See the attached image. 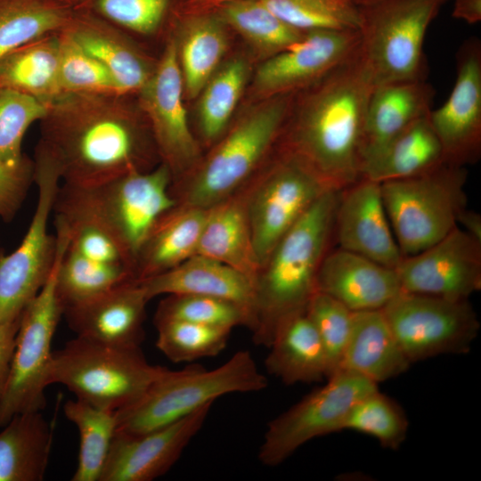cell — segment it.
<instances>
[{
  "label": "cell",
  "mask_w": 481,
  "mask_h": 481,
  "mask_svg": "<svg viewBox=\"0 0 481 481\" xmlns=\"http://www.w3.org/2000/svg\"><path fill=\"white\" fill-rule=\"evenodd\" d=\"M120 96L66 93L48 103L38 146L57 165L62 183L94 187L158 165L151 159L159 158L154 139L143 136Z\"/></svg>",
  "instance_id": "1"
},
{
  "label": "cell",
  "mask_w": 481,
  "mask_h": 481,
  "mask_svg": "<svg viewBox=\"0 0 481 481\" xmlns=\"http://www.w3.org/2000/svg\"><path fill=\"white\" fill-rule=\"evenodd\" d=\"M371 79L358 52L307 87L287 130L283 151L308 166L330 189L361 179V145Z\"/></svg>",
  "instance_id": "2"
},
{
  "label": "cell",
  "mask_w": 481,
  "mask_h": 481,
  "mask_svg": "<svg viewBox=\"0 0 481 481\" xmlns=\"http://www.w3.org/2000/svg\"><path fill=\"white\" fill-rule=\"evenodd\" d=\"M341 191L322 193L287 232L259 269L255 285L253 342L268 347L277 327L306 311L333 234Z\"/></svg>",
  "instance_id": "3"
},
{
  "label": "cell",
  "mask_w": 481,
  "mask_h": 481,
  "mask_svg": "<svg viewBox=\"0 0 481 481\" xmlns=\"http://www.w3.org/2000/svg\"><path fill=\"white\" fill-rule=\"evenodd\" d=\"M287 95L244 115L204 160L174 182L176 205L209 208L244 189L283 129L290 108Z\"/></svg>",
  "instance_id": "4"
},
{
  "label": "cell",
  "mask_w": 481,
  "mask_h": 481,
  "mask_svg": "<svg viewBox=\"0 0 481 481\" xmlns=\"http://www.w3.org/2000/svg\"><path fill=\"white\" fill-rule=\"evenodd\" d=\"M268 386L251 353L239 350L222 365H197L167 371L134 404L116 412L117 431L143 433L176 421L232 393H254Z\"/></svg>",
  "instance_id": "5"
},
{
  "label": "cell",
  "mask_w": 481,
  "mask_h": 481,
  "mask_svg": "<svg viewBox=\"0 0 481 481\" xmlns=\"http://www.w3.org/2000/svg\"><path fill=\"white\" fill-rule=\"evenodd\" d=\"M167 370L151 364L141 346L76 337L53 352L49 382L95 407L118 412L136 403Z\"/></svg>",
  "instance_id": "6"
},
{
  "label": "cell",
  "mask_w": 481,
  "mask_h": 481,
  "mask_svg": "<svg viewBox=\"0 0 481 481\" xmlns=\"http://www.w3.org/2000/svg\"><path fill=\"white\" fill-rule=\"evenodd\" d=\"M464 167L444 163L424 174L380 183L382 199L403 257L436 243L467 208Z\"/></svg>",
  "instance_id": "7"
},
{
  "label": "cell",
  "mask_w": 481,
  "mask_h": 481,
  "mask_svg": "<svg viewBox=\"0 0 481 481\" xmlns=\"http://www.w3.org/2000/svg\"><path fill=\"white\" fill-rule=\"evenodd\" d=\"M444 0H375L358 7L359 54L374 87L425 80L423 43Z\"/></svg>",
  "instance_id": "8"
},
{
  "label": "cell",
  "mask_w": 481,
  "mask_h": 481,
  "mask_svg": "<svg viewBox=\"0 0 481 481\" xmlns=\"http://www.w3.org/2000/svg\"><path fill=\"white\" fill-rule=\"evenodd\" d=\"M61 175L53 159L39 146L34 163L37 200L21 242L0 253V324L20 317L45 285L53 268L56 239L48 231Z\"/></svg>",
  "instance_id": "9"
},
{
  "label": "cell",
  "mask_w": 481,
  "mask_h": 481,
  "mask_svg": "<svg viewBox=\"0 0 481 481\" xmlns=\"http://www.w3.org/2000/svg\"><path fill=\"white\" fill-rule=\"evenodd\" d=\"M59 249L45 285L20 315L8 381L0 397V428L13 416L41 412L53 359L52 340L63 316L56 293Z\"/></svg>",
  "instance_id": "10"
},
{
  "label": "cell",
  "mask_w": 481,
  "mask_h": 481,
  "mask_svg": "<svg viewBox=\"0 0 481 481\" xmlns=\"http://www.w3.org/2000/svg\"><path fill=\"white\" fill-rule=\"evenodd\" d=\"M382 312L411 363L469 352L480 322L469 299L402 291Z\"/></svg>",
  "instance_id": "11"
},
{
  "label": "cell",
  "mask_w": 481,
  "mask_h": 481,
  "mask_svg": "<svg viewBox=\"0 0 481 481\" xmlns=\"http://www.w3.org/2000/svg\"><path fill=\"white\" fill-rule=\"evenodd\" d=\"M244 189L259 269L287 232L322 193L330 190L308 166L285 151Z\"/></svg>",
  "instance_id": "12"
},
{
  "label": "cell",
  "mask_w": 481,
  "mask_h": 481,
  "mask_svg": "<svg viewBox=\"0 0 481 481\" xmlns=\"http://www.w3.org/2000/svg\"><path fill=\"white\" fill-rule=\"evenodd\" d=\"M326 379L324 386L268 423L257 455L263 465L278 466L310 440L343 430L352 406L378 388L372 381L344 369Z\"/></svg>",
  "instance_id": "13"
},
{
  "label": "cell",
  "mask_w": 481,
  "mask_h": 481,
  "mask_svg": "<svg viewBox=\"0 0 481 481\" xmlns=\"http://www.w3.org/2000/svg\"><path fill=\"white\" fill-rule=\"evenodd\" d=\"M173 175L160 162L146 171H134L94 187H79L86 199L110 227L135 262L149 234L176 200ZM77 187V186H76Z\"/></svg>",
  "instance_id": "14"
},
{
  "label": "cell",
  "mask_w": 481,
  "mask_h": 481,
  "mask_svg": "<svg viewBox=\"0 0 481 481\" xmlns=\"http://www.w3.org/2000/svg\"><path fill=\"white\" fill-rule=\"evenodd\" d=\"M140 106L150 126L160 162L166 164L175 182L200 161V150L189 126L183 105V83L174 37L139 91Z\"/></svg>",
  "instance_id": "15"
},
{
  "label": "cell",
  "mask_w": 481,
  "mask_h": 481,
  "mask_svg": "<svg viewBox=\"0 0 481 481\" xmlns=\"http://www.w3.org/2000/svg\"><path fill=\"white\" fill-rule=\"evenodd\" d=\"M395 270L402 291L469 299L481 289V241L456 226L426 249L403 257Z\"/></svg>",
  "instance_id": "16"
},
{
  "label": "cell",
  "mask_w": 481,
  "mask_h": 481,
  "mask_svg": "<svg viewBox=\"0 0 481 481\" xmlns=\"http://www.w3.org/2000/svg\"><path fill=\"white\" fill-rule=\"evenodd\" d=\"M359 46V30L307 32L260 65L253 81L255 90L274 97L306 89L350 60Z\"/></svg>",
  "instance_id": "17"
},
{
  "label": "cell",
  "mask_w": 481,
  "mask_h": 481,
  "mask_svg": "<svg viewBox=\"0 0 481 481\" xmlns=\"http://www.w3.org/2000/svg\"><path fill=\"white\" fill-rule=\"evenodd\" d=\"M445 163L464 167L481 153V44L468 39L456 55V78L446 101L428 114Z\"/></svg>",
  "instance_id": "18"
},
{
  "label": "cell",
  "mask_w": 481,
  "mask_h": 481,
  "mask_svg": "<svg viewBox=\"0 0 481 481\" xmlns=\"http://www.w3.org/2000/svg\"><path fill=\"white\" fill-rule=\"evenodd\" d=\"M212 405L150 431H117L99 481H151L166 474L202 428Z\"/></svg>",
  "instance_id": "19"
},
{
  "label": "cell",
  "mask_w": 481,
  "mask_h": 481,
  "mask_svg": "<svg viewBox=\"0 0 481 481\" xmlns=\"http://www.w3.org/2000/svg\"><path fill=\"white\" fill-rule=\"evenodd\" d=\"M333 232L339 249L395 269L403 256L384 206L380 183L362 177L340 192Z\"/></svg>",
  "instance_id": "20"
},
{
  "label": "cell",
  "mask_w": 481,
  "mask_h": 481,
  "mask_svg": "<svg viewBox=\"0 0 481 481\" xmlns=\"http://www.w3.org/2000/svg\"><path fill=\"white\" fill-rule=\"evenodd\" d=\"M150 299L135 280L66 308L63 316L76 337L118 346H140Z\"/></svg>",
  "instance_id": "21"
},
{
  "label": "cell",
  "mask_w": 481,
  "mask_h": 481,
  "mask_svg": "<svg viewBox=\"0 0 481 481\" xmlns=\"http://www.w3.org/2000/svg\"><path fill=\"white\" fill-rule=\"evenodd\" d=\"M316 290L352 312L382 309L402 292L395 269L339 248L323 257Z\"/></svg>",
  "instance_id": "22"
},
{
  "label": "cell",
  "mask_w": 481,
  "mask_h": 481,
  "mask_svg": "<svg viewBox=\"0 0 481 481\" xmlns=\"http://www.w3.org/2000/svg\"><path fill=\"white\" fill-rule=\"evenodd\" d=\"M137 281L150 300L160 295L194 294L234 302L251 314L255 327L254 280L215 259L196 254L167 271Z\"/></svg>",
  "instance_id": "23"
},
{
  "label": "cell",
  "mask_w": 481,
  "mask_h": 481,
  "mask_svg": "<svg viewBox=\"0 0 481 481\" xmlns=\"http://www.w3.org/2000/svg\"><path fill=\"white\" fill-rule=\"evenodd\" d=\"M434 95V88L425 80L391 83L373 88L362 139L361 175L363 167L394 138L429 113Z\"/></svg>",
  "instance_id": "24"
},
{
  "label": "cell",
  "mask_w": 481,
  "mask_h": 481,
  "mask_svg": "<svg viewBox=\"0 0 481 481\" xmlns=\"http://www.w3.org/2000/svg\"><path fill=\"white\" fill-rule=\"evenodd\" d=\"M411 364L381 309L353 313L340 369L378 385L404 373Z\"/></svg>",
  "instance_id": "25"
},
{
  "label": "cell",
  "mask_w": 481,
  "mask_h": 481,
  "mask_svg": "<svg viewBox=\"0 0 481 481\" xmlns=\"http://www.w3.org/2000/svg\"><path fill=\"white\" fill-rule=\"evenodd\" d=\"M66 29L77 44L98 60L111 74L118 93L139 92L153 69L105 20L93 12L74 8Z\"/></svg>",
  "instance_id": "26"
},
{
  "label": "cell",
  "mask_w": 481,
  "mask_h": 481,
  "mask_svg": "<svg viewBox=\"0 0 481 481\" xmlns=\"http://www.w3.org/2000/svg\"><path fill=\"white\" fill-rule=\"evenodd\" d=\"M196 254L225 264L254 280L259 271L242 189L208 208Z\"/></svg>",
  "instance_id": "27"
},
{
  "label": "cell",
  "mask_w": 481,
  "mask_h": 481,
  "mask_svg": "<svg viewBox=\"0 0 481 481\" xmlns=\"http://www.w3.org/2000/svg\"><path fill=\"white\" fill-rule=\"evenodd\" d=\"M268 348L265 368L286 385L318 382L328 377L323 346L306 311L281 322Z\"/></svg>",
  "instance_id": "28"
},
{
  "label": "cell",
  "mask_w": 481,
  "mask_h": 481,
  "mask_svg": "<svg viewBox=\"0 0 481 481\" xmlns=\"http://www.w3.org/2000/svg\"><path fill=\"white\" fill-rule=\"evenodd\" d=\"M226 24L216 11L197 10L182 16L177 58L185 96L193 99L219 68L228 45Z\"/></svg>",
  "instance_id": "29"
},
{
  "label": "cell",
  "mask_w": 481,
  "mask_h": 481,
  "mask_svg": "<svg viewBox=\"0 0 481 481\" xmlns=\"http://www.w3.org/2000/svg\"><path fill=\"white\" fill-rule=\"evenodd\" d=\"M207 213L208 208L175 205L165 214L137 255L135 280L161 273L196 255Z\"/></svg>",
  "instance_id": "30"
},
{
  "label": "cell",
  "mask_w": 481,
  "mask_h": 481,
  "mask_svg": "<svg viewBox=\"0 0 481 481\" xmlns=\"http://www.w3.org/2000/svg\"><path fill=\"white\" fill-rule=\"evenodd\" d=\"M0 432V481L44 479L53 428L41 412L13 416Z\"/></svg>",
  "instance_id": "31"
},
{
  "label": "cell",
  "mask_w": 481,
  "mask_h": 481,
  "mask_svg": "<svg viewBox=\"0 0 481 481\" xmlns=\"http://www.w3.org/2000/svg\"><path fill=\"white\" fill-rule=\"evenodd\" d=\"M428 114L414 121L366 164L362 177L383 183L419 175L445 163Z\"/></svg>",
  "instance_id": "32"
},
{
  "label": "cell",
  "mask_w": 481,
  "mask_h": 481,
  "mask_svg": "<svg viewBox=\"0 0 481 481\" xmlns=\"http://www.w3.org/2000/svg\"><path fill=\"white\" fill-rule=\"evenodd\" d=\"M0 88L20 91L46 103L62 94L58 34L34 40L0 60Z\"/></svg>",
  "instance_id": "33"
},
{
  "label": "cell",
  "mask_w": 481,
  "mask_h": 481,
  "mask_svg": "<svg viewBox=\"0 0 481 481\" xmlns=\"http://www.w3.org/2000/svg\"><path fill=\"white\" fill-rule=\"evenodd\" d=\"M54 225L59 249L56 293L63 311L119 284L135 280L127 269L99 264L69 249L65 228L56 221Z\"/></svg>",
  "instance_id": "34"
},
{
  "label": "cell",
  "mask_w": 481,
  "mask_h": 481,
  "mask_svg": "<svg viewBox=\"0 0 481 481\" xmlns=\"http://www.w3.org/2000/svg\"><path fill=\"white\" fill-rule=\"evenodd\" d=\"M73 11L48 0H0V60L24 45L61 30Z\"/></svg>",
  "instance_id": "35"
},
{
  "label": "cell",
  "mask_w": 481,
  "mask_h": 481,
  "mask_svg": "<svg viewBox=\"0 0 481 481\" xmlns=\"http://www.w3.org/2000/svg\"><path fill=\"white\" fill-rule=\"evenodd\" d=\"M65 417L79 433L77 467L72 481H99L117 432L116 412L95 407L85 401L69 400Z\"/></svg>",
  "instance_id": "36"
},
{
  "label": "cell",
  "mask_w": 481,
  "mask_h": 481,
  "mask_svg": "<svg viewBox=\"0 0 481 481\" xmlns=\"http://www.w3.org/2000/svg\"><path fill=\"white\" fill-rule=\"evenodd\" d=\"M216 12L227 26L268 58L305 35L283 22L260 0H230L220 4Z\"/></svg>",
  "instance_id": "37"
},
{
  "label": "cell",
  "mask_w": 481,
  "mask_h": 481,
  "mask_svg": "<svg viewBox=\"0 0 481 481\" xmlns=\"http://www.w3.org/2000/svg\"><path fill=\"white\" fill-rule=\"evenodd\" d=\"M248 71L245 60L231 59L216 69L199 94V126L208 143L217 142L224 132L244 89Z\"/></svg>",
  "instance_id": "38"
},
{
  "label": "cell",
  "mask_w": 481,
  "mask_h": 481,
  "mask_svg": "<svg viewBox=\"0 0 481 481\" xmlns=\"http://www.w3.org/2000/svg\"><path fill=\"white\" fill-rule=\"evenodd\" d=\"M170 320L230 330L246 326L252 330L254 327L251 314L243 306L229 300L194 294L167 295L159 302L153 322Z\"/></svg>",
  "instance_id": "39"
},
{
  "label": "cell",
  "mask_w": 481,
  "mask_h": 481,
  "mask_svg": "<svg viewBox=\"0 0 481 481\" xmlns=\"http://www.w3.org/2000/svg\"><path fill=\"white\" fill-rule=\"evenodd\" d=\"M48 103L28 94L0 88V160L14 169L33 168L22 154L21 143L29 127L41 120Z\"/></svg>",
  "instance_id": "40"
},
{
  "label": "cell",
  "mask_w": 481,
  "mask_h": 481,
  "mask_svg": "<svg viewBox=\"0 0 481 481\" xmlns=\"http://www.w3.org/2000/svg\"><path fill=\"white\" fill-rule=\"evenodd\" d=\"M409 421L403 408L379 388L360 398L350 409L344 429L376 438L382 447L397 450L407 436Z\"/></svg>",
  "instance_id": "41"
},
{
  "label": "cell",
  "mask_w": 481,
  "mask_h": 481,
  "mask_svg": "<svg viewBox=\"0 0 481 481\" xmlns=\"http://www.w3.org/2000/svg\"><path fill=\"white\" fill-rule=\"evenodd\" d=\"M156 346L172 362H192L215 357L227 346L232 330L183 321L154 323Z\"/></svg>",
  "instance_id": "42"
},
{
  "label": "cell",
  "mask_w": 481,
  "mask_h": 481,
  "mask_svg": "<svg viewBox=\"0 0 481 481\" xmlns=\"http://www.w3.org/2000/svg\"><path fill=\"white\" fill-rule=\"evenodd\" d=\"M289 27L306 34L314 30H359L357 7L339 0H260Z\"/></svg>",
  "instance_id": "43"
},
{
  "label": "cell",
  "mask_w": 481,
  "mask_h": 481,
  "mask_svg": "<svg viewBox=\"0 0 481 481\" xmlns=\"http://www.w3.org/2000/svg\"><path fill=\"white\" fill-rule=\"evenodd\" d=\"M58 40L59 84L62 94H119L110 71L77 44L66 27L58 32Z\"/></svg>",
  "instance_id": "44"
},
{
  "label": "cell",
  "mask_w": 481,
  "mask_h": 481,
  "mask_svg": "<svg viewBox=\"0 0 481 481\" xmlns=\"http://www.w3.org/2000/svg\"><path fill=\"white\" fill-rule=\"evenodd\" d=\"M353 313L338 300L320 291L312 296L306 306V314L315 328L326 355L327 378L341 368Z\"/></svg>",
  "instance_id": "45"
},
{
  "label": "cell",
  "mask_w": 481,
  "mask_h": 481,
  "mask_svg": "<svg viewBox=\"0 0 481 481\" xmlns=\"http://www.w3.org/2000/svg\"><path fill=\"white\" fill-rule=\"evenodd\" d=\"M172 0H83L77 7L108 22L139 34L155 32L171 8Z\"/></svg>",
  "instance_id": "46"
},
{
  "label": "cell",
  "mask_w": 481,
  "mask_h": 481,
  "mask_svg": "<svg viewBox=\"0 0 481 481\" xmlns=\"http://www.w3.org/2000/svg\"><path fill=\"white\" fill-rule=\"evenodd\" d=\"M32 182L34 167L14 169L0 160V218L11 221L14 217Z\"/></svg>",
  "instance_id": "47"
},
{
  "label": "cell",
  "mask_w": 481,
  "mask_h": 481,
  "mask_svg": "<svg viewBox=\"0 0 481 481\" xmlns=\"http://www.w3.org/2000/svg\"><path fill=\"white\" fill-rule=\"evenodd\" d=\"M20 316L0 324V397L10 374Z\"/></svg>",
  "instance_id": "48"
},
{
  "label": "cell",
  "mask_w": 481,
  "mask_h": 481,
  "mask_svg": "<svg viewBox=\"0 0 481 481\" xmlns=\"http://www.w3.org/2000/svg\"><path fill=\"white\" fill-rule=\"evenodd\" d=\"M452 16L469 24L481 20V0H455Z\"/></svg>",
  "instance_id": "49"
},
{
  "label": "cell",
  "mask_w": 481,
  "mask_h": 481,
  "mask_svg": "<svg viewBox=\"0 0 481 481\" xmlns=\"http://www.w3.org/2000/svg\"><path fill=\"white\" fill-rule=\"evenodd\" d=\"M458 226L481 241V216L479 213L467 208H464L459 216Z\"/></svg>",
  "instance_id": "50"
},
{
  "label": "cell",
  "mask_w": 481,
  "mask_h": 481,
  "mask_svg": "<svg viewBox=\"0 0 481 481\" xmlns=\"http://www.w3.org/2000/svg\"><path fill=\"white\" fill-rule=\"evenodd\" d=\"M339 1L358 8L367 4H370L375 0H339Z\"/></svg>",
  "instance_id": "51"
},
{
  "label": "cell",
  "mask_w": 481,
  "mask_h": 481,
  "mask_svg": "<svg viewBox=\"0 0 481 481\" xmlns=\"http://www.w3.org/2000/svg\"><path fill=\"white\" fill-rule=\"evenodd\" d=\"M48 1H53V2H56V3H60V4H66V5H69L72 8H75L77 7L83 0H48Z\"/></svg>",
  "instance_id": "52"
},
{
  "label": "cell",
  "mask_w": 481,
  "mask_h": 481,
  "mask_svg": "<svg viewBox=\"0 0 481 481\" xmlns=\"http://www.w3.org/2000/svg\"><path fill=\"white\" fill-rule=\"evenodd\" d=\"M193 1L197 2V4L199 3L200 5H208V4H216L218 7L220 4L230 0H193Z\"/></svg>",
  "instance_id": "53"
}]
</instances>
